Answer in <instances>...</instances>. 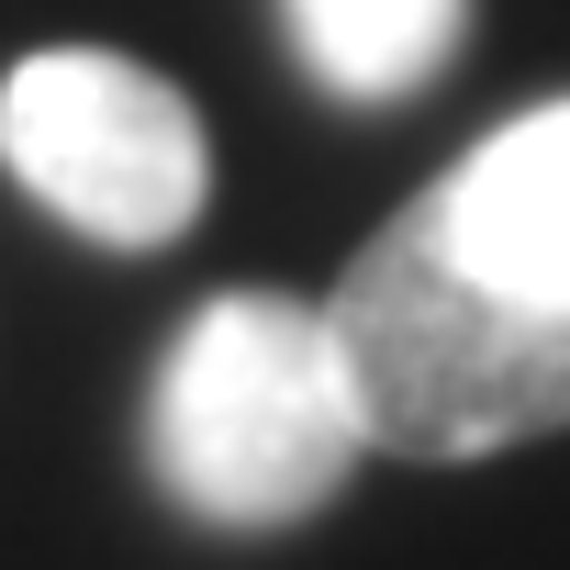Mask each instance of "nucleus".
Segmentation results:
<instances>
[{"label": "nucleus", "instance_id": "obj_1", "mask_svg": "<svg viewBox=\"0 0 570 570\" xmlns=\"http://www.w3.org/2000/svg\"><path fill=\"white\" fill-rule=\"evenodd\" d=\"M370 448L492 459L570 425V101L492 124L325 292Z\"/></svg>", "mask_w": 570, "mask_h": 570}, {"label": "nucleus", "instance_id": "obj_2", "mask_svg": "<svg viewBox=\"0 0 570 570\" xmlns=\"http://www.w3.org/2000/svg\"><path fill=\"white\" fill-rule=\"evenodd\" d=\"M370 448L336 314L303 292H213L146 392V459L157 492L202 525L268 537V525H303L347 492Z\"/></svg>", "mask_w": 570, "mask_h": 570}, {"label": "nucleus", "instance_id": "obj_3", "mask_svg": "<svg viewBox=\"0 0 570 570\" xmlns=\"http://www.w3.org/2000/svg\"><path fill=\"white\" fill-rule=\"evenodd\" d=\"M0 168L90 246H179L213 190V146L190 90L112 46H46L0 79Z\"/></svg>", "mask_w": 570, "mask_h": 570}, {"label": "nucleus", "instance_id": "obj_4", "mask_svg": "<svg viewBox=\"0 0 570 570\" xmlns=\"http://www.w3.org/2000/svg\"><path fill=\"white\" fill-rule=\"evenodd\" d=\"M279 23L336 101H414L459 57L470 0H279Z\"/></svg>", "mask_w": 570, "mask_h": 570}]
</instances>
